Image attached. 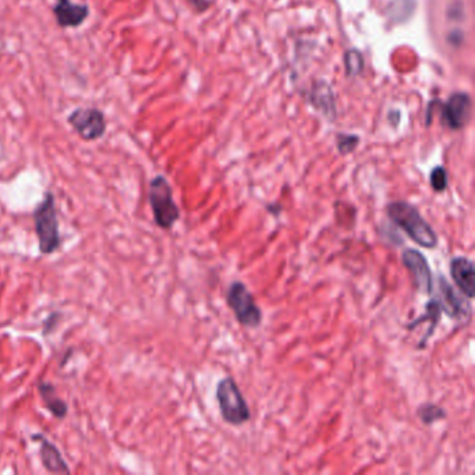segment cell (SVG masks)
Listing matches in <instances>:
<instances>
[{
    "label": "cell",
    "mask_w": 475,
    "mask_h": 475,
    "mask_svg": "<svg viewBox=\"0 0 475 475\" xmlns=\"http://www.w3.org/2000/svg\"><path fill=\"white\" fill-rule=\"evenodd\" d=\"M56 24L60 28H79L89 17V6L73 0H55L52 7Z\"/></svg>",
    "instance_id": "cell-9"
},
{
    "label": "cell",
    "mask_w": 475,
    "mask_h": 475,
    "mask_svg": "<svg viewBox=\"0 0 475 475\" xmlns=\"http://www.w3.org/2000/svg\"><path fill=\"white\" fill-rule=\"evenodd\" d=\"M445 120L453 130L463 128L471 118V99L467 94L457 92L443 106Z\"/></svg>",
    "instance_id": "cell-11"
},
{
    "label": "cell",
    "mask_w": 475,
    "mask_h": 475,
    "mask_svg": "<svg viewBox=\"0 0 475 475\" xmlns=\"http://www.w3.org/2000/svg\"><path fill=\"white\" fill-rule=\"evenodd\" d=\"M449 272L459 291L469 300L475 297L474 262L467 257H454L450 259Z\"/></svg>",
    "instance_id": "cell-10"
},
{
    "label": "cell",
    "mask_w": 475,
    "mask_h": 475,
    "mask_svg": "<svg viewBox=\"0 0 475 475\" xmlns=\"http://www.w3.org/2000/svg\"><path fill=\"white\" fill-rule=\"evenodd\" d=\"M386 213L391 222L420 247L435 250L439 245L435 229L424 219L415 205L407 201H393L386 205Z\"/></svg>",
    "instance_id": "cell-1"
},
{
    "label": "cell",
    "mask_w": 475,
    "mask_h": 475,
    "mask_svg": "<svg viewBox=\"0 0 475 475\" xmlns=\"http://www.w3.org/2000/svg\"><path fill=\"white\" fill-rule=\"evenodd\" d=\"M430 184L435 193H443L447 189L449 179L443 166H435L430 174Z\"/></svg>",
    "instance_id": "cell-16"
},
{
    "label": "cell",
    "mask_w": 475,
    "mask_h": 475,
    "mask_svg": "<svg viewBox=\"0 0 475 475\" xmlns=\"http://www.w3.org/2000/svg\"><path fill=\"white\" fill-rule=\"evenodd\" d=\"M215 397L219 404L220 415L226 424L240 427L250 421V407L232 376H226L218 382Z\"/></svg>",
    "instance_id": "cell-4"
},
{
    "label": "cell",
    "mask_w": 475,
    "mask_h": 475,
    "mask_svg": "<svg viewBox=\"0 0 475 475\" xmlns=\"http://www.w3.org/2000/svg\"><path fill=\"white\" fill-rule=\"evenodd\" d=\"M189 1L197 11H203L209 6V0H189Z\"/></svg>",
    "instance_id": "cell-20"
},
{
    "label": "cell",
    "mask_w": 475,
    "mask_h": 475,
    "mask_svg": "<svg viewBox=\"0 0 475 475\" xmlns=\"http://www.w3.org/2000/svg\"><path fill=\"white\" fill-rule=\"evenodd\" d=\"M148 199L157 226L162 230H170L180 219V209L173 199V189L164 176L158 174L151 180Z\"/></svg>",
    "instance_id": "cell-3"
},
{
    "label": "cell",
    "mask_w": 475,
    "mask_h": 475,
    "mask_svg": "<svg viewBox=\"0 0 475 475\" xmlns=\"http://www.w3.org/2000/svg\"><path fill=\"white\" fill-rule=\"evenodd\" d=\"M313 101H314L313 104L317 105L318 109L325 111L326 113L330 112V106L333 108V98H332V92H330L329 88L326 89L325 96H323V91H322V89H315V91H314Z\"/></svg>",
    "instance_id": "cell-19"
},
{
    "label": "cell",
    "mask_w": 475,
    "mask_h": 475,
    "mask_svg": "<svg viewBox=\"0 0 475 475\" xmlns=\"http://www.w3.org/2000/svg\"><path fill=\"white\" fill-rule=\"evenodd\" d=\"M359 142V138L357 135H347V134H340L337 137V150L342 155L352 154L357 148Z\"/></svg>",
    "instance_id": "cell-18"
},
{
    "label": "cell",
    "mask_w": 475,
    "mask_h": 475,
    "mask_svg": "<svg viewBox=\"0 0 475 475\" xmlns=\"http://www.w3.org/2000/svg\"><path fill=\"white\" fill-rule=\"evenodd\" d=\"M67 123L82 141H98L108 130L106 116L98 108H77L67 116Z\"/></svg>",
    "instance_id": "cell-6"
},
{
    "label": "cell",
    "mask_w": 475,
    "mask_h": 475,
    "mask_svg": "<svg viewBox=\"0 0 475 475\" xmlns=\"http://www.w3.org/2000/svg\"><path fill=\"white\" fill-rule=\"evenodd\" d=\"M345 63H346V70H347L349 76H357L364 69L362 55L359 52H357V50H349L346 53Z\"/></svg>",
    "instance_id": "cell-17"
},
{
    "label": "cell",
    "mask_w": 475,
    "mask_h": 475,
    "mask_svg": "<svg viewBox=\"0 0 475 475\" xmlns=\"http://www.w3.org/2000/svg\"><path fill=\"white\" fill-rule=\"evenodd\" d=\"M401 262L410 274L414 287L425 296L434 293V277L428 259L415 248H407L401 254Z\"/></svg>",
    "instance_id": "cell-8"
},
{
    "label": "cell",
    "mask_w": 475,
    "mask_h": 475,
    "mask_svg": "<svg viewBox=\"0 0 475 475\" xmlns=\"http://www.w3.org/2000/svg\"><path fill=\"white\" fill-rule=\"evenodd\" d=\"M38 392H40V398L46 407V410L59 420H63L67 413H69V406L67 403L60 398L56 388L50 382H40L38 384Z\"/></svg>",
    "instance_id": "cell-13"
},
{
    "label": "cell",
    "mask_w": 475,
    "mask_h": 475,
    "mask_svg": "<svg viewBox=\"0 0 475 475\" xmlns=\"http://www.w3.org/2000/svg\"><path fill=\"white\" fill-rule=\"evenodd\" d=\"M33 439L40 442V459L43 469L53 474H70V467L67 466L65 457L56 445H53L48 437L42 434L33 435Z\"/></svg>",
    "instance_id": "cell-12"
},
{
    "label": "cell",
    "mask_w": 475,
    "mask_h": 475,
    "mask_svg": "<svg viewBox=\"0 0 475 475\" xmlns=\"http://www.w3.org/2000/svg\"><path fill=\"white\" fill-rule=\"evenodd\" d=\"M440 315H442L440 306H439L437 300L434 297V298H431V300L425 304V314L421 315L420 318H417L414 322H411V323L407 325V329L413 330V329H414L417 325H420V323L431 322V326L428 328V332H427V333L424 335V337L420 340L417 349H420V350L425 349V346H427L430 337H432V335L435 333L436 326H437V323H439V320H440Z\"/></svg>",
    "instance_id": "cell-14"
},
{
    "label": "cell",
    "mask_w": 475,
    "mask_h": 475,
    "mask_svg": "<svg viewBox=\"0 0 475 475\" xmlns=\"http://www.w3.org/2000/svg\"><path fill=\"white\" fill-rule=\"evenodd\" d=\"M436 286H437L436 287L437 294L435 298L440 306L442 314L454 320H464L470 318L471 304L469 298H464V296H460L443 275H437Z\"/></svg>",
    "instance_id": "cell-7"
},
{
    "label": "cell",
    "mask_w": 475,
    "mask_h": 475,
    "mask_svg": "<svg viewBox=\"0 0 475 475\" xmlns=\"http://www.w3.org/2000/svg\"><path fill=\"white\" fill-rule=\"evenodd\" d=\"M417 415L424 425H432L446 418V411L434 403H423L417 408Z\"/></svg>",
    "instance_id": "cell-15"
},
{
    "label": "cell",
    "mask_w": 475,
    "mask_h": 475,
    "mask_svg": "<svg viewBox=\"0 0 475 475\" xmlns=\"http://www.w3.org/2000/svg\"><path fill=\"white\" fill-rule=\"evenodd\" d=\"M226 303L241 326L257 329L262 325L264 314L245 283L240 280L230 283L226 293Z\"/></svg>",
    "instance_id": "cell-5"
},
{
    "label": "cell",
    "mask_w": 475,
    "mask_h": 475,
    "mask_svg": "<svg viewBox=\"0 0 475 475\" xmlns=\"http://www.w3.org/2000/svg\"><path fill=\"white\" fill-rule=\"evenodd\" d=\"M34 226L40 254L50 255L56 252L60 247L62 238L56 212V201L50 191L43 194V199L34 211Z\"/></svg>",
    "instance_id": "cell-2"
}]
</instances>
